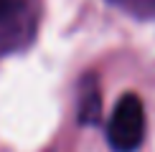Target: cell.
<instances>
[{
  "instance_id": "obj_1",
  "label": "cell",
  "mask_w": 155,
  "mask_h": 152,
  "mask_svg": "<svg viewBox=\"0 0 155 152\" xmlns=\"http://www.w3.org/2000/svg\"><path fill=\"white\" fill-rule=\"evenodd\" d=\"M107 139L114 152H135L145 139V109L137 94H125L112 109Z\"/></svg>"
},
{
  "instance_id": "obj_2",
  "label": "cell",
  "mask_w": 155,
  "mask_h": 152,
  "mask_svg": "<svg viewBox=\"0 0 155 152\" xmlns=\"http://www.w3.org/2000/svg\"><path fill=\"white\" fill-rule=\"evenodd\" d=\"M79 122L81 124H97L99 122V94L97 91H89V97H84L81 112H79Z\"/></svg>"
},
{
  "instance_id": "obj_3",
  "label": "cell",
  "mask_w": 155,
  "mask_h": 152,
  "mask_svg": "<svg viewBox=\"0 0 155 152\" xmlns=\"http://www.w3.org/2000/svg\"><path fill=\"white\" fill-rule=\"evenodd\" d=\"M15 10H21V0H0V21L10 18Z\"/></svg>"
}]
</instances>
